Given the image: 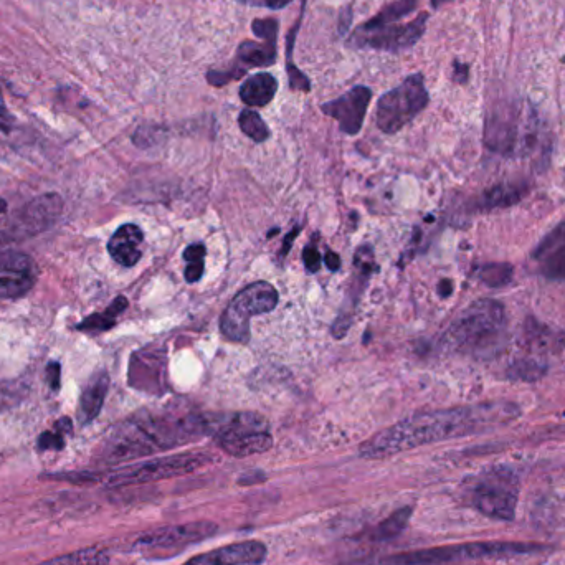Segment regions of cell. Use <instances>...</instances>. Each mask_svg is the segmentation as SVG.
<instances>
[{"label":"cell","instance_id":"obj_38","mask_svg":"<svg viewBox=\"0 0 565 565\" xmlns=\"http://www.w3.org/2000/svg\"><path fill=\"white\" fill-rule=\"evenodd\" d=\"M440 293L443 296H448L452 293V283L450 281H443L442 285H440Z\"/></svg>","mask_w":565,"mask_h":565},{"label":"cell","instance_id":"obj_15","mask_svg":"<svg viewBox=\"0 0 565 565\" xmlns=\"http://www.w3.org/2000/svg\"><path fill=\"white\" fill-rule=\"evenodd\" d=\"M534 260L542 275L565 281V220L539 243Z\"/></svg>","mask_w":565,"mask_h":565},{"label":"cell","instance_id":"obj_20","mask_svg":"<svg viewBox=\"0 0 565 565\" xmlns=\"http://www.w3.org/2000/svg\"><path fill=\"white\" fill-rule=\"evenodd\" d=\"M128 308V300L124 296H118L103 313H95L83 319L76 329L81 333L100 334L113 328L119 314H123Z\"/></svg>","mask_w":565,"mask_h":565},{"label":"cell","instance_id":"obj_28","mask_svg":"<svg viewBox=\"0 0 565 565\" xmlns=\"http://www.w3.org/2000/svg\"><path fill=\"white\" fill-rule=\"evenodd\" d=\"M47 380L53 392L60 390V385H62V366H60V362L53 361L48 364Z\"/></svg>","mask_w":565,"mask_h":565},{"label":"cell","instance_id":"obj_33","mask_svg":"<svg viewBox=\"0 0 565 565\" xmlns=\"http://www.w3.org/2000/svg\"><path fill=\"white\" fill-rule=\"evenodd\" d=\"M324 265L328 266L331 271H338L341 268V258L334 252H328L324 257Z\"/></svg>","mask_w":565,"mask_h":565},{"label":"cell","instance_id":"obj_13","mask_svg":"<svg viewBox=\"0 0 565 565\" xmlns=\"http://www.w3.org/2000/svg\"><path fill=\"white\" fill-rule=\"evenodd\" d=\"M268 547L260 541H243L192 557L182 565H260L266 561Z\"/></svg>","mask_w":565,"mask_h":565},{"label":"cell","instance_id":"obj_2","mask_svg":"<svg viewBox=\"0 0 565 565\" xmlns=\"http://www.w3.org/2000/svg\"><path fill=\"white\" fill-rule=\"evenodd\" d=\"M205 435H209L207 415L162 414L136 418L116 430L106 443L103 458L108 463L134 460L186 445Z\"/></svg>","mask_w":565,"mask_h":565},{"label":"cell","instance_id":"obj_8","mask_svg":"<svg viewBox=\"0 0 565 565\" xmlns=\"http://www.w3.org/2000/svg\"><path fill=\"white\" fill-rule=\"evenodd\" d=\"M278 304V291L268 281H257L238 293L220 318V331L225 339L245 344L250 339V321L270 313Z\"/></svg>","mask_w":565,"mask_h":565},{"label":"cell","instance_id":"obj_9","mask_svg":"<svg viewBox=\"0 0 565 565\" xmlns=\"http://www.w3.org/2000/svg\"><path fill=\"white\" fill-rule=\"evenodd\" d=\"M428 91L422 75H412L377 103V126L380 131L394 134L407 126L428 105Z\"/></svg>","mask_w":565,"mask_h":565},{"label":"cell","instance_id":"obj_26","mask_svg":"<svg viewBox=\"0 0 565 565\" xmlns=\"http://www.w3.org/2000/svg\"><path fill=\"white\" fill-rule=\"evenodd\" d=\"M37 447L40 452H45V450H63L65 448V438H63L62 433L58 432H43L40 437H38Z\"/></svg>","mask_w":565,"mask_h":565},{"label":"cell","instance_id":"obj_39","mask_svg":"<svg viewBox=\"0 0 565 565\" xmlns=\"http://www.w3.org/2000/svg\"><path fill=\"white\" fill-rule=\"evenodd\" d=\"M5 210H7V202L4 199H0V215L4 214Z\"/></svg>","mask_w":565,"mask_h":565},{"label":"cell","instance_id":"obj_22","mask_svg":"<svg viewBox=\"0 0 565 565\" xmlns=\"http://www.w3.org/2000/svg\"><path fill=\"white\" fill-rule=\"evenodd\" d=\"M38 565H110V554L98 547H86L67 556L55 557Z\"/></svg>","mask_w":565,"mask_h":565},{"label":"cell","instance_id":"obj_32","mask_svg":"<svg viewBox=\"0 0 565 565\" xmlns=\"http://www.w3.org/2000/svg\"><path fill=\"white\" fill-rule=\"evenodd\" d=\"M263 481H266L265 473L253 471V473H245V475L240 476L237 483L240 486H252L257 485V483H263Z\"/></svg>","mask_w":565,"mask_h":565},{"label":"cell","instance_id":"obj_7","mask_svg":"<svg viewBox=\"0 0 565 565\" xmlns=\"http://www.w3.org/2000/svg\"><path fill=\"white\" fill-rule=\"evenodd\" d=\"M214 456L205 452L179 453V455L164 456L156 460L144 461L138 465L126 466L114 471L105 483L111 488L124 486L148 485L156 481L171 480L177 476H186L200 468L214 463Z\"/></svg>","mask_w":565,"mask_h":565},{"label":"cell","instance_id":"obj_27","mask_svg":"<svg viewBox=\"0 0 565 565\" xmlns=\"http://www.w3.org/2000/svg\"><path fill=\"white\" fill-rule=\"evenodd\" d=\"M303 262L304 266H306V270L311 271V273H316V271L321 268L323 258H321V253H319L313 245H309V247L304 248Z\"/></svg>","mask_w":565,"mask_h":565},{"label":"cell","instance_id":"obj_31","mask_svg":"<svg viewBox=\"0 0 565 565\" xmlns=\"http://www.w3.org/2000/svg\"><path fill=\"white\" fill-rule=\"evenodd\" d=\"M184 258H186L187 263L199 262V260H204L205 258L204 243H194V245H190V247H187L186 252H184Z\"/></svg>","mask_w":565,"mask_h":565},{"label":"cell","instance_id":"obj_37","mask_svg":"<svg viewBox=\"0 0 565 565\" xmlns=\"http://www.w3.org/2000/svg\"><path fill=\"white\" fill-rule=\"evenodd\" d=\"M298 233H300V228H295V230H293V232H291L290 235L285 238V248L281 250V255H286V253H288V250H290L291 247V243H293V240L298 237Z\"/></svg>","mask_w":565,"mask_h":565},{"label":"cell","instance_id":"obj_1","mask_svg":"<svg viewBox=\"0 0 565 565\" xmlns=\"http://www.w3.org/2000/svg\"><path fill=\"white\" fill-rule=\"evenodd\" d=\"M513 417L511 405H480L414 415L376 433L362 443L359 453L366 460H384L423 445L481 432Z\"/></svg>","mask_w":565,"mask_h":565},{"label":"cell","instance_id":"obj_35","mask_svg":"<svg viewBox=\"0 0 565 565\" xmlns=\"http://www.w3.org/2000/svg\"><path fill=\"white\" fill-rule=\"evenodd\" d=\"M466 78H468V67L455 63V80L461 83V81H466Z\"/></svg>","mask_w":565,"mask_h":565},{"label":"cell","instance_id":"obj_17","mask_svg":"<svg viewBox=\"0 0 565 565\" xmlns=\"http://www.w3.org/2000/svg\"><path fill=\"white\" fill-rule=\"evenodd\" d=\"M35 285V273L27 266L10 263L0 266V300L22 298L32 291Z\"/></svg>","mask_w":565,"mask_h":565},{"label":"cell","instance_id":"obj_10","mask_svg":"<svg viewBox=\"0 0 565 565\" xmlns=\"http://www.w3.org/2000/svg\"><path fill=\"white\" fill-rule=\"evenodd\" d=\"M217 532L219 524L212 521H194L146 532L136 541V547L159 559L174 557L187 547L214 537Z\"/></svg>","mask_w":565,"mask_h":565},{"label":"cell","instance_id":"obj_18","mask_svg":"<svg viewBox=\"0 0 565 565\" xmlns=\"http://www.w3.org/2000/svg\"><path fill=\"white\" fill-rule=\"evenodd\" d=\"M110 389V376L106 372L96 374L93 379L88 382L83 394L80 397V409H78V417L83 425L93 422L100 415L103 404H105L106 394Z\"/></svg>","mask_w":565,"mask_h":565},{"label":"cell","instance_id":"obj_30","mask_svg":"<svg viewBox=\"0 0 565 565\" xmlns=\"http://www.w3.org/2000/svg\"><path fill=\"white\" fill-rule=\"evenodd\" d=\"M204 260H199V262H189L186 268V280L187 283H197V281L204 275Z\"/></svg>","mask_w":565,"mask_h":565},{"label":"cell","instance_id":"obj_29","mask_svg":"<svg viewBox=\"0 0 565 565\" xmlns=\"http://www.w3.org/2000/svg\"><path fill=\"white\" fill-rule=\"evenodd\" d=\"M12 129H14V118L5 106L4 98L0 95V136H9Z\"/></svg>","mask_w":565,"mask_h":565},{"label":"cell","instance_id":"obj_23","mask_svg":"<svg viewBox=\"0 0 565 565\" xmlns=\"http://www.w3.org/2000/svg\"><path fill=\"white\" fill-rule=\"evenodd\" d=\"M238 124H240L243 134H247L248 138L255 143H265L266 139L270 138V129L257 111H242L240 118H238Z\"/></svg>","mask_w":565,"mask_h":565},{"label":"cell","instance_id":"obj_12","mask_svg":"<svg viewBox=\"0 0 565 565\" xmlns=\"http://www.w3.org/2000/svg\"><path fill=\"white\" fill-rule=\"evenodd\" d=\"M371 100L372 91L367 86H356L346 95L339 96L338 100L321 106V110L338 121L342 133L357 134L361 131Z\"/></svg>","mask_w":565,"mask_h":565},{"label":"cell","instance_id":"obj_24","mask_svg":"<svg viewBox=\"0 0 565 565\" xmlns=\"http://www.w3.org/2000/svg\"><path fill=\"white\" fill-rule=\"evenodd\" d=\"M296 30H298V27H295V30H293L290 37H288V67H286V72H288V76H290L291 90L309 91L311 90V83H309L308 78L295 67V63L291 60Z\"/></svg>","mask_w":565,"mask_h":565},{"label":"cell","instance_id":"obj_36","mask_svg":"<svg viewBox=\"0 0 565 565\" xmlns=\"http://www.w3.org/2000/svg\"><path fill=\"white\" fill-rule=\"evenodd\" d=\"M293 0H265V5H268L270 9L280 10L285 9L286 5H290Z\"/></svg>","mask_w":565,"mask_h":565},{"label":"cell","instance_id":"obj_4","mask_svg":"<svg viewBox=\"0 0 565 565\" xmlns=\"http://www.w3.org/2000/svg\"><path fill=\"white\" fill-rule=\"evenodd\" d=\"M519 478L508 466L481 471L466 483V499L471 508L486 518L513 521L519 501Z\"/></svg>","mask_w":565,"mask_h":565},{"label":"cell","instance_id":"obj_11","mask_svg":"<svg viewBox=\"0 0 565 565\" xmlns=\"http://www.w3.org/2000/svg\"><path fill=\"white\" fill-rule=\"evenodd\" d=\"M428 14H420L414 22L407 25H384L379 29L357 30L352 35L351 43L354 47L376 48L387 52H399L404 48L412 47L422 37L427 27Z\"/></svg>","mask_w":565,"mask_h":565},{"label":"cell","instance_id":"obj_34","mask_svg":"<svg viewBox=\"0 0 565 565\" xmlns=\"http://www.w3.org/2000/svg\"><path fill=\"white\" fill-rule=\"evenodd\" d=\"M55 428H57V432L58 433H72L73 432V423L72 420H70V418L68 417H63L60 418V420H57V423H55Z\"/></svg>","mask_w":565,"mask_h":565},{"label":"cell","instance_id":"obj_16","mask_svg":"<svg viewBox=\"0 0 565 565\" xmlns=\"http://www.w3.org/2000/svg\"><path fill=\"white\" fill-rule=\"evenodd\" d=\"M144 233L138 225L126 224L114 232L108 243V252L114 262L131 268L143 257Z\"/></svg>","mask_w":565,"mask_h":565},{"label":"cell","instance_id":"obj_21","mask_svg":"<svg viewBox=\"0 0 565 565\" xmlns=\"http://www.w3.org/2000/svg\"><path fill=\"white\" fill-rule=\"evenodd\" d=\"M412 513H414V509L410 508V506L397 509L390 518L384 519L369 534V539L371 541H389V539L399 536L400 532L407 528V524H409L410 518H412Z\"/></svg>","mask_w":565,"mask_h":565},{"label":"cell","instance_id":"obj_14","mask_svg":"<svg viewBox=\"0 0 565 565\" xmlns=\"http://www.w3.org/2000/svg\"><path fill=\"white\" fill-rule=\"evenodd\" d=\"M275 62L276 40H263V42L245 40L238 47L237 58H235L232 67L225 72H220V81L227 85L228 80H238L250 68L270 67Z\"/></svg>","mask_w":565,"mask_h":565},{"label":"cell","instance_id":"obj_19","mask_svg":"<svg viewBox=\"0 0 565 565\" xmlns=\"http://www.w3.org/2000/svg\"><path fill=\"white\" fill-rule=\"evenodd\" d=\"M278 91V81L270 73H257L248 76L240 88V98L248 106L263 108L275 98Z\"/></svg>","mask_w":565,"mask_h":565},{"label":"cell","instance_id":"obj_5","mask_svg":"<svg viewBox=\"0 0 565 565\" xmlns=\"http://www.w3.org/2000/svg\"><path fill=\"white\" fill-rule=\"evenodd\" d=\"M207 430L227 455L247 458L273 447L268 423L258 414H227L207 417Z\"/></svg>","mask_w":565,"mask_h":565},{"label":"cell","instance_id":"obj_25","mask_svg":"<svg viewBox=\"0 0 565 565\" xmlns=\"http://www.w3.org/2000/svg\"><path fill=\"white\" fill-rule=\"evenodd\" d=\"M253 34L262 40H276L278 37V22L275 19L253 20Z\"/></svg>","mask_w":565,"mask_h":565},{"label":"cell","instance_id":"obj_6","mask_svg":"<svg viewBox=\"0 0 565 565\" xmlns=\"http://www.w3.org/2000/svg\"><path fill=\"white\" fill-rule=\"evenodd\" d=\"M539 546L519 544V542H473L460 546L433 547L423 551L404 552L384 557L382 565H438L445 562L481 559V557L519 556L531 551H539Z\"/></svg>","mask_w":565,"mask_h":565},{"label":"cell","instance_id":"obj_3","mask_svg":"<svg viewBox=\"0 0 565 565\" xmlns=\"http://www.w3.org/2000/svg\"><path fill=\"white\" fill-rule=\"evenodd\" d=\"M506 333V314L496 301H478L471 304L456 319L447 333V341L453 349L468 354L488 352L501 344Z\"/></svg>","mask_w":565,"mask_h":565}]
</instances>
